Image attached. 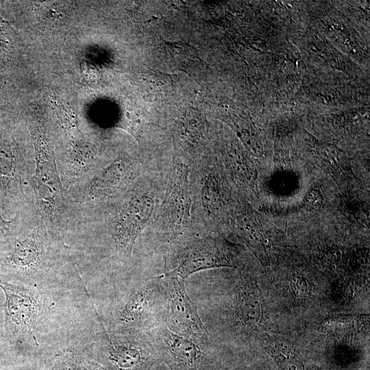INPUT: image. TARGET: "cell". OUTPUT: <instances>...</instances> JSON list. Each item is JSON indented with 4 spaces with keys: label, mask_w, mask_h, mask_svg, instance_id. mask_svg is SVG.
Instances as JSON below:
<instances>
[{
    "label": "cell",
    "mask_w": 370,
    "mask_h": 370,
    "mask_svg": "<svg viewBox=\"0 0 370 370\" xmlns=\"http://www.w3.org/2000/svg\"><path fill=\"white\" fill-rule=\"evenodd\" d=\"M79 278L63 236L47 224L33 200L23 209L18 230L0 249V280L47 288Z\"/></svg>",
    "instance_id": "cell-1"
},
{
    "label": "cell",
    "mask_w": 370,
    "mask_h": 370,
    "mask_svg": "<svg viewBox=\"0 0 370 370\" xmlns=\"http://www.w3.org/2000/svg\"><path fill=\"white\" fill-rule=\"evenodd\" d=\"M16 285L0 280L4 294L3 332L18 356L49 358L40 341L60 312L58 288Z\"/></svg>",
    "instance_id": "cell-2"
},
{
    "label": "cell",
    "mask_w": 370,
    "mask_h": 370,
    "mask_svg": "<svg viewBox=\"0 0 370 370\" xmlns=\"http://www.w3.org/2000/svg\"><path fill=\"white\" fill-rule=\"evenodd\" d=\"M167 291L164 275L123 284L110 298L100 318L113 332H147L164 323Z\"/></svg>",
    "instance_id": "cell-3"
},
{
    "label": "cell",
    "mask_w": 370,
    "mask_h": 370,
    "mask_svg": "<svg viewBox=\"0 0 370 370\" xmlns=\"http://www.w3.org/2000/svg\"><path fill=\"white\" fill-rule=\"evenodd\" d=\"M99 319V330L73 349L105 370H168L160 359L149 332H110Z\"/></svg>",
    "instance_id": "cell-4"
},
{
    "label": "cell",
    "mask_w": 370,
    "mask_h": 370,
    "mask_svg": "<svg viewBox=\"0 0 370 370\" xmlns=\"http://www.w3.org/2000/svg\"><path fill=\"white\" fill-rule=\"evenodd\" d=\"M29 132L35 160L29 190L47 224L64 236L67 215L65 189L58 171L55 148L41 123H34Z\"/></svg>",
    "instance_id": "cell-5"
},
{
    "label": "cell",
    "mask_w": 370,
    "mask_h": 370,
    "mask_svg": "<svg viewBox=\"0 0 370 370\" xmlns=\"http://www.w3.org/2000/svg\"><path fill=\"white\" fill-rule=\"evenodd\" d=\"M14 140L0 137V210L10 216L34 200L27 191L35 167L34 151L18 148Z\"/></svg>",
    "instance_id": "cell-6"
},
{
    "label": "cell",
    "mask_w": 370,
    "mask_h": 370,
    "mask_svg": "<svg viewBox=\"0 0 370 370\" xmlns=\"http://www.w3.org/2000/svg\"><path fill=\"white\" fill-rule=\"evenodd\" d=\"M137 169L131 159L119 155L91 178L65 190L66 221L75 210L95 206L125 193L135 178Z\"/></svg>",
    "instance_id": "cell-7"
},
{
    "label": "cell",
    "mask_w": 370,
    "mask_h": 370,
    "mask_svg": "<svg viewBox=\"0 0 370 370\" xmlns=\"http://www.w3.org/2000/svg\"><path fill=\"white\" fill-rule=\"evenodd\" d=\"M149 334L168 370H214L210 347L173 333L164 323L149 331Z\"/></svg>",
    "instance_id": "cell-8"
},
{
    "label": "cell",
    "mask_w": 370,
    "mask_h": 370,
    "mask_svg": "<svg viewBox=\"0 0 370 370\" xmlns=\"http://www.w3.org/2000/svg\"><path fill=\"white\" fill-rule=\"evenodd\" d=\"M163 275L167 291L164 324L173 333L201 346L210 347L208 332L186 293L184 280Z\"/></svg>",
    "instance_id": "cell-9"
},
{
    "label": "cell",
    "mask_w": 370,
    "mask_h": 370,
    "mask_svg": "<svg viewBox=\"0 0 370 370\" xmlns=\"http://www.w3.org/2000/svg\"><path fill=\"white\" fill-rule=\"evenodd\" d=\"M56 160L65 190L85 182L105 166L101 163L97 145L79 136L71 139L64 152L56 156Z\"/></svg>",
    "instance_id": "cell-10"
},
{
    "label": "cell",
    "mask_w": 370,
    "mask_h": 370,
    "mask_svg": "<svg viewBox=\"0 0 370 370\" xmlns=\"http://www.w3.org/2000/svg\"><path fill=\"white\" fill-rule=\"evenodd\" d=\"M232 266L231 258L222 245L213 238H205L195 241L184 248L175 266L164 274L185 280L200 271Z\"/></svg>",
    "instance_id": "cell-11"
},
{
    "label": "cell",
    "mask_w": 370,
    "mask_h": 370,
    "mask_svg": "<svg viewBox=\"0 0 370 370\" xmlns=\"http://www.w3.org/2000/svg\"><path fill=\"white\" fill-rule=\"evenodd\" d=\"M190 206L188 169L186 164L180 163L173 168L165 206L169 225L173 233L180 234L186 225L190 215Z\"/></svg>",
    "instance_id": "cell-12"
},
{
    "label": "cell",
    "mask_w": 370,
    "mask_h": 370,
    "mask_svg": "<svg viewBox=\"0 0 370 370\" xmlns=\"http://www.w3.org/2000/svg\"><path fill=\"white\" fill-rule=\"evenodd\" d=\"M237 288L234 297V315L246 328L256 326L262 317V305L257 295L245 283Z\"/></svg>",
    "instance_id": "cell-13"
},
{
    "label": "cell",
    "mask_w": 370,
    "mask_h": 370,
    "mask_svg": "<svg viewBox=\"0 0 370 370\" xmlns=\"http://www.w3.org/2000/svg\"><path fill=\"white\" fill-rule=\"evenodd\" d=\"M44 370H105L79 351L64 349L45 361Z\"/></svg>",
    "instance_id": "cell-14"
},
{
    "label": "cell",
    "mask_w": 370,
    "mask_h": 370,
    "mask_svg": "<svg viewBox=\"0 0 370 370\" xmlns=\"http://www.w3.org/2000/svg\"><path fill=\"white\" fill-rule=\"evenodd\" d=\"M204 123L202 114L196 110L184 112L178 122L180 134L189 141H196L203 134Z\"/></svg>",
    "instance_id": "cell-15"
},
{
    "label": "cell",
    "mask_w": 370,
    "mask_h": 370,
    "mask_svg": "<svg viewBox=\"0 0 370 370\" xmlns=\"http://www.w3.org/2000/svg\"><path fill=\"white\" fill-rule=\"evenodd\" d=\"M274 359L282 370H305V366L296 354L285 348L273 350Z\"/></svg>",
    "instance_id": "cell-16"
},
{
    "label": "cell",
    "mask_w": 370,
    "mask_h": 370,
    "mask_svg": "<svg viewBox=\"0 0 370 370\" xmlns=\"http://www.w3.org/2000/svg\"><path fill=\"white\" fill-rule=\"evenodd\" d=\"M22 220V210L10 219L0 214V249L10 241L18 230Z\"/></svg>",
    "instance_id": "cell-17"
},
{
    "label": "cell",
    "mask_w": 370,
    "mask_h": 370,
    "mask_svg": "<svg viewBox=\"0 0 370 370\" xmlns=\"http://www.w3.org/2000/svg\"><path fill=\"white\" fill-rule=\"evenodd\" d=\"M289 289L292 295L297 299L306 298L309 295L310 286L307 280L302 275H296L291 278Z\"/></svg>",
    "instance_id": "cell-18"
},
{
    "label": "cell",
    "mask_w": 370,
    "mask_h": 370,
    "mask_svg": "<svg viewBox=\"0 0 370 370\" xmlns=\"http://www.w3.org/2000/svg\"><path fill=\"white\" fill-rule=\"evenodd\" d=\"M0 370H1V369H0Z\"/></svg>",
    "instance_id": "cell-19"
}]
</instances>
